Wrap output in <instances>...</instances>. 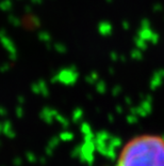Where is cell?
<instances>
[{
    "instance_id": "6da1fadb",
    "label": "cell",
    "mask_w": 164,
    "mask_h": 166,
    "mask_svg": "<svg viewBox=\"0 0 164 166\" xmlns=\"http://www.w3.org/2000/svg\"><path fill=\"white\" fill-rule=\"evenodd\" d=\"M115 166H164V137L143 133L125 142Z\"/></svg>"
}]
</instances>
